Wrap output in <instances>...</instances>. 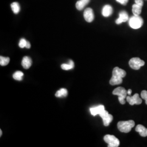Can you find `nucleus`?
Returning a JSON list of instances; mask_svg holds the SVG:
<instances>
[{
  "label": "nucleus",
  "instance_id": "f257e3e1",
  "mask_svg": "<svg viewBox=\"0 0 147 147\" xmlns=\"http://www.w3.org/2000/svg\"><path fill=\"white\" fill-rule=\"evenodd\" d=\"M126 71L118 67H115L112 71V76L110 81V84L112 86L121 84L123 82V78L126 76Z\"/></svg>",
  "mask_w": 147,
  "mask_h": 147
},
{
  "label": "nucleus",
  "instance_id": "f03ea898",
  "mask_svg": "<svg viewBox=\"0 0 147 147\" xmlns=\"http://www.w3.org/2000/svg\"><path fill=\"white\" fill-rule=\"evenodd\" d=\"M135 121L132 120L127 121H121L117 124L119 130L121 132L128 133L131 130L132 128L135 126Z\"/></svg>",
  "mask_w": 147,
  "mask_h": 147
},
{
  "label": "nucleus",
  "instance_id": "7ed1b4c3",
  "mask_svg": "<svg viewBox=\"0 0 147 147\" xmlns=\"http://www.w3.org/2000/svg\"><path fill=\"white\" fill-rule=\"evenodd\" d=\"M129 24L132 28L138 29L143 26V20L140 16H134L129 19Z\"/></svg>",
  "mask_w": 147,
  "mask_h": 147
},
{
  "label": "nucleus",
  "instance_id": "20e7f679",
  "mask_svg": "<svg viewBox=\"0 0 147 147\" xmlns=\"http://www.w3.org/2000/svg\"><path fill=\"white\" fill-rule=\"evenodd\" d=\"M112 93L113 95L118 96V100L121 104L123 105L125 104V99L126 98V95L127 94V92L124 88L121 87H117L113 91Z\"/></svg>",
  "mask_w": 147,
  "mask_h": 147
},
{
  "label": "nucleus",
  "instance_id": "39448f33",
  "mask_svg": "<svg viewBox=\"0 0 147 147\" xmlns=\"http://www.w3.org/2000/svg\"><path fill=\"white\" fill-rule=\"evenodd\" d=\"M104 140L105 142L109 144V147H117L120 144L119 140L113 135H105L104 137Z\"/></svg>",
  "mask_w": 147,
  "mask_h": 147
},
{
  "label": "nucleus",
  "instance_id": "423d86ee",
  "mask_svg": "<svg viewBox=\"0 0 147 147\" xmlns=\"http://www.w3.org/2000/svg\"><path fill=\"white\" fill-rule=\"evenodd\" d=\"M129 64L132 69L134 70H139L141 67L145 64V62L138 57H134L129 61Z\"/></svg>",
  "mask_w": 147,
  "mask_h": 147
},
{
  "label": "nucleus",
  "instance_id": "0eeeda50",
  "mask_svg": "<svg viewBox=\"0 0 147 147\" xmlns=\"http://www.w3.org/2000/svg\"><path fill=\"white\" fill-rule=\"evenodd\" d=\"M99 115L102 119L103 123L105 126H109L111 122L113 120V116L109 114V112L105 110L102 111Z\"/></svg>",
  "mask_w": 147,
  "mask_h": 147
},
{
  "label": "nucleus",
  "instance_id": "6e6552de",
  "mask_svg": "<svg viewBox=\"0 0 147 147\" xmlns=\"http://www.w3.org/2000/svg\"><path fill=\"white\" fill-rule=\"evenodd\" d=\"M126 101L130 105H140L142 103V99L140 98L138 94H135L133 96H126Z\"/></svg>",
  "mask_w": 147,
  "mask_h": 147
},
{
  "label": "nucleus",
  "instance_id": "1a4fd4ad",
  "mask_svg": "<svg viewBox=\"0 0 147 147\" xmlns=\"http://www.w3.org/2000/svg\"><path fill=\"white\" fill-rule=\"evenodd\" d=\"M84 16L86 21L88 22H91L94 19V12L92 8H87L84 11Z\"/></svg>",
  "mask_w": 147,
  "mask_h": 147
},
{
  "label": "nucleus",
  "instance_id": "9d476101",
  "mask_svg": "<svg viewBox=\"0 0 147 147\" xmlns=\"http://www.w3.org/2000/svg\"><path fill=\"white\" fill-rule=\"evenodd\" d=\"M129 20V16L125 11H122L119 13V18L116 20V23L119 25L123 22H125Z\"/></svg>",
  "mask_w": 147,
  "mask_h": 147
},
{
  "label": "nucleus",
  "instance_id": "9b49d317",
  "mask_svg": "<svg viewBox=\"0 0 147 147\" xmlns=\"http://www.w3.org/2000/svg\"><path fill=\"white\" fill-rule=\"evenodd\" d=\"M105 110V107L104 105H99L96 107H93L90 109V112L92 115L93 116H96L99 115L100 113Z\"/></svg>",
  "mask_w": 147,
  "mask_h": 147
},
{
  "label": "nucleus",
  "instance_id": "f8f14e48",
  "mask_svg": "<svg viewBox=\"0 0 147 147\" xmlns=\"http://www.w3.org/2000/svg\"><path fill=\"white\" fill-rule=\"evenodd\" d=\"M113 9L112 7L109 5H104L102 10V14L105 17H109L112 14Z\"/></svg>",
  "mask_w": 147,
  "mask_h": 147
},
{
  "label": "nucleus",
  "instance_id": "ddd939ff",
  "mask_svg": "<svg viewBox=\"0 0 147 147\" xmlns=\"http://www.w3.org/2000/svg\"><path fill=\"white\" fill-rule=\"evenodd\" d=\"M32 63V61L31 58L29 57H27V56H25L22 59L21 64L24 68L27 69L31 67Z\"/></svg>",
  "mask_w": 147,
  "mask_h": 147
},
{
  "label": "nucleus",
  "instance_id": "4468645a",
  "mask_svg": "<svg viewBox=\"0 0 147 147\" xmlns=\"http://www.w3.org/2000/svg\"><path fill=\"white\" fill-rule=\"evenodd\" d=\"M135 130L139 133L140 136L142 137L147 136V129L143 125L141 124L138 125L135 129Z\"/></svg>",
  "mask_w": 147,
  "mask_h": 147
},
{
  "label": "nucleus",
  "instance_id": "2eb2a0df",
  "mask_svg": "<svg viewBox=\"0 0 147 147\" xmlns=\"http://www.w3.org/2000/svg\"><path fill=\"white\" fill-rule=\"evenodd\" d=\"M90 2V0H79L76 3V7L79 11H81Z\"/></svg>",
  "mask_w": 147,
  "mask_h": 147
},
{
  "label": "nucleus",
  "instance_id": "dca6fc26",
  "mask_svg": "<svg viewBox=\"0 0 147 147\" xmlns=\"http://www.w3.org/2000/svg\"><path fill=\"white\" fill-rule=\"evenodd\" d=\"M142 6L138 5L136 3L132 5V11L134 16H140L142 11Z\"/></svg>",
  "mask_w": 147,
  "mask_h": 147
},
{
  "label": "nucleus",
  "instance_id": "f3484780",
  "mask_svg": "<svg viewBox=\"0 0 147 147\" xmlns=\"http://www.w3.org/2000/svg\"><path fill=\"white\" fill-rule=\"evenodd\" d=\"M74 67V63L72 60L69 61L68 64H63L61 65V68L64 70H69L72 69Z\"/></svg>",
  "mask_w": 147,
  "mask_h": 147
},
{
  "label": "nucleus",
  "instance_id": "a211bd4d",
  "mask_svg": "<svg viewBox=\"0 0 147 147\" xmlns=\"http://www.w3.org/2000/svg\"><path fill=\"white\" fill-rule=\"evenodd\" d=\"M68 95V90L65 88H61L60 90H58L56 93V96L60 98V97H65Z\"/></svg>",
  "mask_w": 147,
  "mask_h": 147
},
{
  "label": "nucleus",
  "instance_id": "6ab92c4d",
  "mask_svg": "<svg viewBox=\"0 0 147 147\" xmlns=\"http://www.w3.org/2000/svg\"><path fill=\"white\" fill-rule=\"evenodd\" d=\"M11 8L14 14H18L20 11V6L18 2H13L11 4Z\"/></svg>",
  "mask_w": 147,
  "mask_h": 147
},
{
  "label": "nucleus",
  "instance_id": "aec40b11",
  "mask_svg": "<svg viewBox=\"0 0 147 147\" xmlns=\"http://www.w3.org/2000/svg\"><path fill=\"white\" fill-rule=\"evenodd\" d=\"M24 75V73L22 72H21L20 71H17L13 74V77L14 79H15L16 80L21 81L22 80Z\"/></svg>",
  "mask_w": 147,
  "mask_h": 147
},
{
  "label": "nucleus",
  "instance_id": "412c9836",
  "mask_svg": "<svg viewBox=\"0 0 147 147\" xmlns=\"http://www.w3.org/2000/svg\"><path fill=\"white\" fill-rule=\"evenodd\" d=\"M10 61V58L9 57H5L3 56L0 57V65L1 66L7 65Z\"/></svg>",
  "mask_w": 147,
  "mask_h": 147
},
{
  "label": "nucleus",
  "instance_id": "4be33fe9",
  "mask_svg": "<svg viewBox=\"0 0 147 147\" xmlns=\"http://www.w3.org/2000/svg\"><path fill=\"white\" fill-rule=\"evenodd\" d=\"M27 42L25 39L22 38L21 39L19 43V47H21V48H24L25 47H26V45Z\"/></svg>",
  "mask_w": 147,
  "mask_h": 147
},
{
  "label": "nucleus",
  "instance_id": "5701e85b",
  "mask_svg": "<svg viewBox=\"0 0 147 147\" xmlns=\"http://www.w3.org/2000/svg\"><path fill=\"white\" fill-rule=\"evenodd\" d=\"M141 96L143 99L146 101V104L147 105V90H142L141 94Z\"/></svg>",
  "mask_w": 147,
  "mask_h": 147
},
{
  "label": "nucleus",
  "instance_id": "b1692460",
  "mask_svg": "<svg viewBox=\"0 0 147 147\" xmlns=\"http://www.w3.org/2000/svg\"><path fill=\"white\" fill-rule=\"evenodd\" d=\"M116 1L123 5H126L129 0H116Z\"/></svg>",
  "mask_w": 147,
  "mask_h": 147
},
{
  "label": "nucleus",
  "instance_id": "393cba45",
  "mask_svg": "<svg viewBox=\"0 0 147 147\" xmlns=\"http://www.w3.org/2000/svg\"><path fill=\"white\" fill-rule=\"evenodd\" d=\"M135 3H136L137 5L143 7V0H135Z\"/></svg>",
  "mask_w": 147,
  "mask_h": 147
},
{
  "label": "nucleus",
  "instance_id": "a878e982",
  "mask_svg": "<svg viewBox=\"0 0 147 147\" xmlns=\"http://www.w3.org/2000/svg\"><path fill=\"white\" fill-rule=\"evenodd\" d=\"M27 49H30L31 47V44L29 42H27L26 45V47Z\"/></svg>",
  "mask_w": 147,
  "mask_h": 147
},
{
  "label": "nucleus",
  "instance_id": "bb28decb",
  "mask_svg": "<svg viewBox=\"0 0 147 147\" xmlns=\"http://www.w3.org/2000/svg\"><path fill=\"white\" fill-rule=\"evenodd\" d=\"M127 94L129 95H130L132 93V90L131 89H129L127 91Z\"/></svg>",
  "mask_w": 147,
  "mask_h": 147
},
{
  "label": "nucleus",
  "instance_id": "cd10ccee",
  "mask_svg": "<svg viewBox=\"0 0 147 147\" xmlns=\"http://www.w3.org/2000/svg\"><path fill=\"white\" fill-rule=\"evenodd\" d=\"M2 132L1 130H0V136H2Z\"/></svg>",
  "mask_w": 147,
  "mask_h": 147
}]
</instances>
